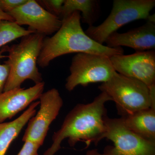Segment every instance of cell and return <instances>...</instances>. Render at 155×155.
I'll list each match as a JSON object with an SVG mask.
<instances>
[{
    "mask_svg": "<svg viewBox=\"0 0 155 155\" xmlns=\"http://www.w3.org/2000/svg\"><path fill=\"white\" fill-rule=\"evenodd\" d=\"M109 101H112L110 97L101 92L91 102L75 106L65 117L61 128L53 134L52 143L44 155H54L66 138L70 147L83 141L87 147L93 143L97 144L104 138L107 116L105 104Z\"/></svg>",
    "mask_w": 155,
    "mask_h": 155,
    "instance_id": "cell-1",
    "label": "cell"
},
{
    "mask_svg": "<svg viewBox=\"0 0 155 155\" xmlns=\"http://www.w3.org/2000/svg\"><path fill=\"white\" fill-rule=\"evenodd\" d=\"M62 20L59 30L45 38L37 64L46 68L53 60L64 55L84 53L110 58L124 54L122 47L111 48L101 45L87 35L81 25L80 13L75 12Z\"/></svg>",
    "mask_w": 155,
    "mask_h": 155,
    "instance_id": "cell-2",
    "label": "cell"
},
{
    "mask_svg": "<svg viewBox=\"0 0 155 155\" xmlns=\"http://www.w3.org/2000/svg\"><path fill=\"white\" fill-rule=\"evenodd\" d=\"M45 36L35 32L22 37L19 43L6 47L8 55L5 63L8 65L10 71L3 91L21 87L27 79L35 84L43 81L37 61Z\"/></svg>",
    "mask_w": 155,
    "mask_h": 155,
    "instance_id": "cell-3",
    "label": "cell"
},
{
    "mask_svg": "<svg viewBox=\"0 0 155 155\" xmlns=\"http://www.w3.org/2000/svg\"><path fill=\"white\" fill-rule=\"evenodd\" d=\"M98 88L110 97L122 117L155 107V85L149 87L137 79L117 72Z\"/></svg>",
    "mask_w": 155,
    "mask_h": 155,
    "instance_id": "cell-4",
    "label": "cell"
},
{
    "mask_svg": "<svg viewBox=\"0 0 155 155\" xmlns=\"http://www.w3.org/2000/svg\"><path fill=\"white\" fill-rule=\"evenodd\" d=\"M155 6V0H114L105 20L97 26H89L85 33L103 45L109 35L122 26L135 20L147 19Z\"/></svg>",
    "mask_w": 155,
    "mask_h": 155,
    "instance_id": "cell-5",
    "label": "cell"
},
{
    "mask_svg": "<svg viewBox=\"0 0 155 155\" xmlns=\"http://www.w3.org/2000/svg\"><path fill=\"white\" fill-rule=\"evenodd\" d=\"M69 71L65 87L70 92L78 85L105 82L116 72L109 57L84 53H77L73 57Z\"/></svg>",
    "mask_w": 155,
    "mask_h": 155,
    "instance_id": "cell-6",
    "label": "cell"
},
{
    "mask_svg": "<svg viewBox=\"0 0 155 155\" xmlns=\"http://www.w3.org/2000/svg\"><path fill=\"white\" fill-rule=\"evenodd\" d=\"M104 138L114 143L104 152L91 150L85 155H155V143L146 140L128 129L122 118L112 119L107 116Z\"/></svg>",
    "mask_w": 155,
    "mask_h": 155,
    "instance_id": "cell-7",
    "label": "cell"
},
{
    "mask_svg": "<svg viewBox=\"0 0 155 155\" xmlns=\"http://www.w3.org/2000/svg\"><path fill=\"white\" fill-rule=\"evenodd\" d=\"M39 99V110L28 121L22 140L35 142L42 146L64 101L58 90L55 88L43 93Z\"/></svg>",
    "mask_w": 155,
    "mask_h": 155,
    "instance_id": "cell-8",
    "label": "cell"
},
{
    "mask_svg": "<svg viewBox=\"0 0 155 155\" xmlns=\"http://www.w3.org/2000/svg\"><path fill=\"white\" fill-rule=\"evenodd\" d=\"M110 58L115 71L119 74L137 79L149 87L155 85V50L115 55Z\"/></svg>",
    "mask_w": 155,
    "mask_h": 155,
    "instance_id": "cell-9",
    "label": "cell"
},
{
    "mask_svg": "<svg viewBox=\"0 0 155 155\" xmlns=\"http://www.w3.org/2000/svg\"><path fill=\"white\" fill-rule=\"evenodd\" d=\"M17 25H27L29 29L44 35H51L61 27L62 20L44 8L35 0H27L8 13Z\"/></svg>",
    "mask_w": 155,
    "mask_h": 155,
    "instance_id": "cell-10",
    "label": "cell"
},
{
    "mask_svg": "<svg viewBox=\"0 0 155 155\" xmlns=\"http://www.w3.org/2000/svg\"><path fill=\"white\" fill-rule=\"evenodd\" d=\"M45 83L29 88H17L0 94V123L11 119L35 102L43 93Z\"/></svg>",
    "mask_w": 155,
    "mask_h": 155,
    "instance_id": "cell-11",
    "label": "cell"
},
{
    "mask_svg": "<svg viewBox=\"0 0 155 155\" xmlns=\"http://www.w3.org/2000/svg\"><path fill=\"white\" fill-rule=\"evenodd\" d=\"M105 43L111 48L127 47L136 51L155 50V22L147 20L143 25L127 32H114L109 35Z\"/></svg>",
    "mask_w": 155,
    "mask_h": 155,
    "instance_id": "cell-12",
    "label": "cell"
},
{
    "mask_svg": "<svg viewBox=\"0 0 155 155\" xmlns=\"http://www.w3.org/2000/svg\"><path fill=\"white\" fill-rule=\"evenodd\" d=\"M121 118L126 127L134 133L155 143V107Z\"/></svg>",
    "mask_w": 155,
    "mask_h": 155,
    "instance_id": "cell-13",
    "label": "cell"
},
{
    "mask_svg": "<svg viewBox=\"0 0 155 155\" xmlns=\"http://www.w3.org/2000/svg\"><path fill=\"white\" fill-rule=\"evenodd\" d=\"M39 101L34 102L19 117L8 122L0 123V155H5L10 144L31 118L35 115Z\"/></svg>",
    "mask_w": 155,
    "mask_h": 155,
    "instance_id": "cell-14",
    "label": "cell"
},
{
    "mask_svg": "<svg viewBox=\"0 0 155 155\" xmlns=\"http://www.w3.org/2000/svg\"><path fill=\"white\" fill-rule=\"evenodd\" d=\"M99 3L96 0H65L61 17L64 19L74 12H81V21L92 26L99 16Z\"/></svg>",
    "mask_w": 155,
    "mask_h": 155,
    "instance_id": "cell-15",
    "label": "cell"
},
{
    "mask_svg": "<svg viewBox=\"0 0 155 155\" xmlns=\"http://www.w3.org/2000/svg\"><path fill=\"white\" fill-rule=\"evenodd\" d=\"M28 28L25 29L14 22L0 21V48L17 39L35 33Z\"/></svg>",
    "mask_w": 155,
    "mask_h": 155,
    "instance_id": "cell-16",
    "label": "cell"
},
{
    "mask_svg": "<svg viewBox=\"0 0 155 155\" xmlns=\"http://www.w3.org/2000/svg\"><path fill=\"white\" fill-rule=\"evenodd\" d=\"M65 0H42L38 2L51 14L61 17Z\"/></svg>",
    "mask_w": 155,
    "mask_h": 155,
    "instance_id": "cell-17",
    "label": "cell"
},
{
    "mask_svg": "<svg viewBox=\"0 0 155 155\" xmlns=\"http://www.w3.org/2000/svg\"><path fill=\"white\" fill-rule=\"evenodd\" d=\"M6 51V47L4 48L0 51V61L3 58H6L7 56L3 54V53ZM10 68L8 65L4 63H0V94L4 91V87L8 77Z\"/></svg>",
    "mask_w": 155,
    "mask_h": 155,
    "instance_id": "cell-18",
    "label": "cell"
},
{
    "mask_svg": "<svg viewBox=\"0 0 155 155\" xmlns=\"http://www.w3.org/2000/svg\"><path fill=\"white\" fill-rule=\"evenodd\" d=\"M27 0H0V9L8 14L9 12L22 5Z\"/></svg>",
    "mask_w": 155,
    "mask_h": 155,
    "instance_id": "cell-19",
    "label": "cell"
},
{
    "mask_svg": "<svg viewBox=\"0 0 155 155\" xmlns=\"http://www.w3.org/2000/svg\"><path fill=\"white\" fill-rule=\"evenodd\" d=\"M24 142L23 147L17 155H38V151L41 146L40 145L31 141Z\"/></svg>",
    "mask_w": 155,
    "mask_h": 155,
    "instance_id": "cell-20",
    "label": "cell"
},
{
    "mask_svg": "<svg viewBox=\"0 0 155 155\" xmlns=\"http://www.w3.org/2000/svg\"><path fill=\"white\" fill-rule=\"evenodd\" d=\"M1 20H6V21L14 22V19L8 14L3 12L0 9V21Z\"/></svg>",
    "mask_w": 155,
    "mask_h": 155,
    "instance_id": "cell-21",
    "label": "cell"
},
{
    "mask_svg": "<svg viewBox=\"0 0 155 155\" xmlns=\"http://www.w3.org/2000/svg\"></svg>",
    "mask_w": 155,
    "mask_h": 155,
    "instance_id": "cell-22",
    "label": "cell"
}]
</instances>
